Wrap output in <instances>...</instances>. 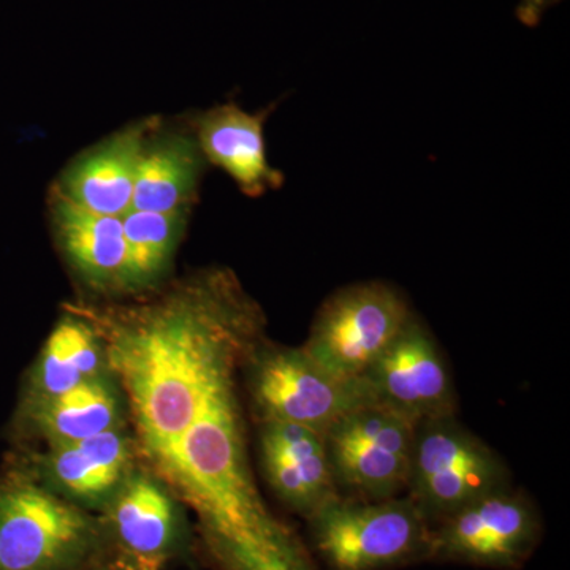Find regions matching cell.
Masks as SVG:
<instances>
[{
	"instance_id": "cell-15",
	"label": "cell",
	"mask_w": 570,
	"mask_h": 570,
	"mask_svg": "<svg viewBox=\"0 0 570 570\" xmlns=\"http://www.w3.org/2000/svg\"><path fill=\"white\" fill-rule=\"evenodd\" d=\"M119 546L140 570H156L174 547L178 523L174 502L145 475L127 478L111 502Z\"/></svg>"
},
{
	"instance_id": "cell-9",
	"label": "cell",
	"mask_w": 570,
	"mask_h": 570,
	"mask_svg": "<svg viewBox=\"0 0 570 570\" xmlns=\"http://www.w3.org/2000/svg\"><path fill=\"white\" fill-rule=\"evenodd\" d=\"M358 381L367 403L387 407L417 425L455 415L448 363L430 330L414 314Z\"/></svg>"
},
{
	"instance_id": "cell-20",
	"label": "cell",
	"mask_w": 570,
	"mask_h": 570,
	"mask_svg": "<svg viewBox=\"0 0 570 570\" xmlns=\"http://www.w3.org/2000/svg\"><path fill=\"white\" fill-rule=\"evenodd\" d=\"M561 0H520L517 7V18L527 28H535L540 24L547 11L553 9Z\"/></svg>"
},
{
	"instance_id": "cell-14",
	"label": "cell",
	"mask_w": 570,
	"mask_h": 570,
	"mask_svg": "<svg viewBox=\"0 0 570 570\" xmlns=\"http://www.w3.org/2000/svg\"><path fill=\"white\" fill-rule=\"evenodd\" d=\"M41 468L56 489L94 504L116 494L129 478V442L116 426L81 441L52 445Z\"/></svg>"
},
{
	"instance_id": "cell-4",
	"label": "cell",
	"mask_w": 570,
	"mask_h": 570,
	"mask_svg": "<svg viewBox=\"0 0 570 570\" xmlns=\"http://www.w3.org/2000/svg\"><path fill=\"white\" fill-rule=\"evenodd\" d=\"M97 540L92 520L22 472L0 475V570H66Z\"/></svg>"
},
{
	"instance_id": "cell-19",
	"label": "cell",
	"mask_w": 570,
	"mask_h": 570,
	"mask_svg": "<svg viewBox=\"0 0 570 570\" xmlns=\"http://www.w3.org/2000/svg\"><path fill=\"white\" fill-rule=\"evenodd\" d=\"M127 291L149 287L170 265L181 238L186 212L154 213L130 209L124 214Z\"/></svg>"
},
{
	"instance_id": "cell-7",
	"label": "cell",
	"mask_w": 570,
	"mask_h": 570,
	"mask_svg": "<svg viewBox=\"0 0 570 570\" xmlns=\"http://www.w3.org/2000/svg\"><path fill=\"white\" fill-rule=\"evenodd\" d=\"M249 385L262 422L295 423L321 434L343 415L367 404L358 379L333 376L303 347L255 346L249 352Z\"/></svg>"
},
{
	"instance_id": "cell-16",
	"label": "cell",
	"mask_w": 570,
	"mask_h": 570,
	"mask_svg": "<svg viewBox=\"0 0 570 570\" xmlns=\"http://www.w3.org/2000/svg\"><path fill=\"white\" fill-rule=\"evenodd\" d=\"M204 167L197 138L171 134L146 140L135 176L132 209L186 212Z\"/></svg>"
},
{
	"instance_id": "cell-8",
	"label": "cell",
	"mask_w": 570,
	"mask_h": 570,
	"mask_svg": "<svg viewBox=\"0 0 570 570\" xmlns=\"http://www.w3.org/2000/svg\"><path fill=\"white\" fill-rule=\"evenodd\" d=\"M539 538L534 504L505 487L434 524L431 560L517 569L531 557Z\"/></svg>"
},
{
	"instance_id": "cell-18",
	"label": "cell",
	"mask_w": 570,
	"mask_h": 570,
	"mask_svg": "<svg viewBox=\"0 0 570 570\" xmlns=\"http://www.w3.org/2000/svg\"><path fill=\"white\" fill-rule=\"evenodd\" d=\"M105 352L91 326L63 318L45 343L29 377L24 403L50 400L104 376Z\"/></svg>"
},
{
	"instance_id": "cell-3",
	"label": "cell",
	"mask_w": 570,
	"mask_h": 570,
	"mask_svg": "<svg viewBox=\"0 0 570 570\" xmlns=\"http://www.w3.org/2000/svg\"><path fill=\"white\" fill-rule=\"evenodd\" d=\"M505 487L504 461L455 415L419 423L406 494L431 527Z\"/></svg>"
},
{
	"instance_id": "cell-1",
	"label": "cell",
	"mask_w": 570,
	"mask_h": 570,
	"mask_svg": "<svg viewBox=\"0 0 570 570\" xmlns=\"http://www.w3.org/2000/svg\"><path fill=\"white\" fill-rule=\"evenodd\" d=\"M262 314L214 272L108 324L107 358L129 396L142 449L163 468L206 397L257 343Z\"/></svg>"
},
{
	"instance_id": "cell-10",
	"label": "cell",
	"mask_w": 570,
	"mask_h": 570,
	"mask_svg": "<svg viewBox=\"0 0 570 570\" xmlns=\"http://www.w3.org/2000/svg\"><path fill=\"white\" fill-rule=\"evenodd\" d=\"M261 456L266 479L277 497L306 519L340 494L324 434L311 428L264 420Z\"/></svg>"
},
{
	"instance_id": "cell-13",
	"label": "cell",
	"mask_w": 570,
	"mask_h": 570,
	"mask_svg": "<svg viewBox=\"0 0 570 570\" xmlns=\"http://www.w3.org/2000/svg\"><path fill=\"white\" fill-rule=\"evenodd\" d=\"M51 212L63 253L78 275L99 291L126 288L127 253L121 217L88 212L56 190Z\"/></svg>"
},
{
	"instance_id": "cell-17",
	"label": "cell",
	"mask_w": 570,
	"mask_h": 570,
	"mask_svg": "<svg viewBox=\"0 0 570 570\" xmlns=\"http://www.w3.org/2000/svg\"><path fill=\"white\" fill-rule=\"evenodd\" d=\"M21 419L51 445L69 444L118 426L119 406L111 385L100 376L50 400L22 403Z\"/></svg>"
},
{
	"instance_id": "cell-12",
	"label": "cell",
	"mask_w": 570,
	"mask_h": 570,
	"mask_svg": "<svg viewBox=\"0 0 570 570\" xmlns=\"http://www.w3.org/2000/svg\"><path fill=\"white\" fill-rule=\"evenodd\" d=\"M265 119L266 111L249 112L225 104L206 111L197 126L205 159L223 168L247 197H261L284 184V174L266 157Z\"/></svg>"
},
{
	"instance_id": "cell-5",
	"label": "cell",
	"mask_w": 570,
	"mask_h": 570,
	"mask_svg": "<svg viewBox=\"0 0 570 570\" xmlns=\"http://www.w3.org/2000/svg\"><path fill=\"white\" fill-rule=\"evenodd\" d=\"M411 316L407 299L392 285L352 284L325 299L303 351L333 376L355 381Z\"/></svg>"
},
{
	"instance_id": "cell-11",
	"label": "cell",
	"mask_w": 570,
	"mask_h": 570,
	"mask_svg": "<svg viewBox=\"0 0 570 570\" xmlns=\"http://www.w3.org/2000/svg\"><path fill=\"white\" fill-rule=\"evenodd\" d=\"M148 124L127 127L81 154L69 165L56 193L67 200L104 216L122 217L132 209L135 176L146 140Z\"/></svg>"
},
{
	"instance_id": "cell-6",
	"label": "cell",
	"mask_w": 570,
	"mask_h": 570,
	"mask_svg": "<svg viewBox=\"0 0 570 570\" xmlns=\"http://www.w3.org/2000/svg\"><path fill=\"white\" fill-rule=\"evenodd\" d=\"M415 431L417 423L373 403L336 420L324 441L340 494L379 501L406 491Z\"/></svg>"
},
{
	"instance_id": "cell-2",
	"label": "cell",
	"mask_w": 570,
	"mask_h": 570,
	"mask_svg": "<svg viewBox=\"0 0 570 570\" xmlns=\"http://www.w3.org/2000/svg\"><path fill=\"white\" fill-rule=\"evenodd\" d=\"M311 538L333 570H392L431 560L433 527L407 497L330 499L307 517Z\"/></svg>"
}]
</instances>
